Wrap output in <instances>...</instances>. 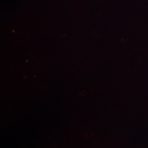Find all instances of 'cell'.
<instances>
[]
</instances>
